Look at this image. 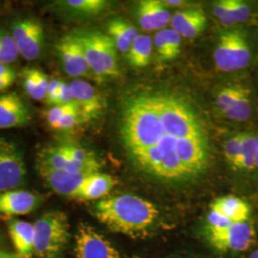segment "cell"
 Returning <instances> with one entry per match:
<instances>
[{
  "label": "cell",
  "mask_w": 258,
  "mask_h": 258,
  "mask_svg": "<svg viewBox=\"0 0 258 258\" xmlns=\"http://www.w3.org/2000/svg\"><path fill=\"white\" fill-rule=\"evenodd\" d=\"M16 258H22V257H20V256H19V255H18V256H17V257Z\"/></svg>",
  "instance_id": "44"
},
{
  "label": "cell",
  "mask_w": 258,
  "mask_h": 258,
  "mask_svg": "<svg viewBox=\"0 0 258 258\" xmlns=\"http://www.w3.org/2000/svg\"><path fill=\"white\" fill-rule=\"evenodd\" d=\"M256 140V155H255V170H258V134L255 135Z\"/></svg>",
  "instance_id": "42"
},
{
  "label": "cell",
  "mask_w": 258,
  "mask_h": 258,
  "mask_svg": "<svg viewBox=\"0 0 258 258\" xmlns=\"http://www.w3.org/2000/svg\"><path fill=\"white\" fill-rule=\"evenodd\" d=\"M251 10L249 5L241 0H231V5L227 13L219 19L225 27H232L249 20Z\"/></svg>",
  "instance_id": "25"
},
{
  "label": "cell",
  "mask_w": 258,
  "mask_h": 258,
  "mask_svg": "<svg viewBox=\"0 0 258 258\" xmlns=\"http://www.w3.org/2000/svg\"><path fill=\"white\" fill-rule=\"evenodd\" d=\"M27 168L20 148L13 142L0 138V194L18 189L25 183Z\"/></svg>",
  "instance_id": "6"
},
{
  "label": "cell",
  "mask_w": 258,
  "mask_h": 258,
  "mask_svg": "<svg viewBox=\"0 0 258 258\" xmlns=\"http://www.w3.org/2000/svg\"><path fill=\"white\" fill-rule=\"evenodd\" d=\"M215 102L218 110L234 121H246L249 119L252 107L249 90L235 83L222 86L216 93Z\"/></svg>",
  "instance_id": "7"
},
{
  "label": "cell",
  "mask_w": 258,
  "mask_h": 258,
  "mask_svg": "<svg viewBox=\"0 0 258 258\" xmlns=\"http://www.w3.org/2000/svg\"><path fill=\"white\" fill-rule=\"evenodd\" d=\"M208 239L219 251L241 252L249 249L255 238V231L248 222L232 223L221 231H208Z\"/></svg>",
  "instance_id": "10"
},
{
  "label": "cell",
  "mask_w": 258,
  "mask_h": 258,
  "mask_svg": "<svg viewBox=\"0 0 258 258\" xmlns=\"http://www.w3.org/2000/svg\"><path fill=\"white\" fill-rule=\"evenodd\" d=\"M249 258H258V249L250 254Z\"/></svg>",
  "instance_id": "43"
},
{
  "label": "cell",
  "mask_w": 258,
  "mask_h": 258,
  "mask_svg": "<svg viewBox=\"0 0 258 258\" xmlns=\"http://www.w3.org/2000/svg\"><path fill=\"white\" fill-rule=\"evenodd\" d=\"M83 121L79 107L68 112L60 120L57 121L53 129L55 130H69L74 128L79 123Z\"/></svg>",
  "instance_id": "31"
},
{
  "label": "cell",
  "mask_w": 258,
  "mask_h": 258,
  "mask_svg": "<svg viewBox=\"0 0 258 258\" xmlns=\"http://www.w3.org/2000/svg\"><path fill=\"white\" fill-rule=\"evenodd\" d=\"M55 52L65 73L73 78L95 77L84 55L77 33L67 34L55 44Z\"/></svg>",
  "instance_id": "9"
},
{
  "label": "cell",
  "mask_w": 258,
  "mask_h": 258,
  "mask_svg": "<svg viewBox=\"0 0 258 258\" xmlns=\"http://www.w3.org/2000/svg\"><path fill=\"white\" fill-rule=\"evenodd\" d=\"M19 52L11 33L0 30V63L8 64L16 61Z\"/></svg>",
  "instance_id": "26"
},
{
  "label": "cell",
  "mask_w": 258,
  "mask_h": 258,
  "mask_svg": "<svg viewBox=\"0 0 258 258\" xmlns=\"http://www.w3.org/2000/svg\"><path fill=\"white\" fill-rule=\"evenodd\" d=\"M94 216L113 232L137 236L156 221V206L132 194H120L99 200L93 208Z\"/></svg>",
  "instance_id": "2"
},
{
  "label": "cell",
  "mask_w": 258,
  "mask_h": 258,
  "mask_svg": "<svg viewBox=\"0 0 258 258\" xmlns=\"http://www.w3.org/2000/svg\"><path fill=\"white\" fill-rule=\"evenodd\" d=\"M57 3L61 11L80 17L97 16L109 5L105 0H65Z\"/></svg>",
  "instance_id": "22"
},
{
  "label": "cell",
  "mask_w": 258,
  "mask_h": 258,
  "mask_svg": "<svg viewBox=\"0 0 258 258\" xmlns=\"http://www.w3.org/2000/svg\"><path fill=\"white\" fill-rule=\"evenodd\" d=\"M69 85L83 121L99 118L103 110V102L101 95L92 84L81 79H76Z\"/></svg>",
  "instance_id": "12"
},
{
  "label": "cell",
  "mask_w": 258,
  "mask_h": 258,
  "mask_svg": "<svg viewBox=\"0 0 258 258\" xmlns=\"http://www.w3.org/2000/svg\"><path fill=\"white\" fill-rule=\"evenodd\" d=\"M0 78L16 79V71L10 65L0 63Z\"/></svg>",
  "instance_id": "38"
},
{
  "label": "cell",
  "mask_w": 258,
  "mask_h": 258,
  "mask_svg": "<svg viewBox=\"0 0 258 258\" xmlns=\"http://www.w3.org/2000/svg\"><path fill=\"white\" fill-rule=\"evenodd\" d=\"M61 81L57 79H53L50 80V83L47 88L46 97H45V102L48 105L50 106H55L57 102V97H58V89L60 85Z\"/></svg>",
  "instance_id": "35"
},
{
  "label": "cell",
  "mask_w": 258,
  "mask_h": 258,
  "mask_svg": "<svg viewBox=\"0 0 258 258\" xmlns=\"http://www.w3.org/2000/svg\"><path fill=\"white\" fill-rule=\"evenodd\" d=\"M230 5H231V0H221L216 2L212 8L213 16H215L218 19H221L222 17L227 13Z\"/></svg>",
  "instance_id": "37"
},
{
  "label": "cell",
  "mask_w": 258,
  "mask_h": 258,
  "mask_svg": "<svg viewBox=\"0 0 258 258\" xmlns=\"http://www.w3.org/2000/svg\"><path fill=\"white\" fill-rule=\"evenodd\" d=\"M70 159L81 163H99L96 156L85 148L75 145H59L57 146Z\"/></svg>",
  "instance_id": "28"
},
{
  "label": "cell",
  "mask_w": 258,
  "mask_h": 258,
  "mask_svg": "<svg viewBox=\"0 0 258 258\" xmlns=\"http://www.w3.org/2000/svg\"><path fill=\"white\" fill-rule=\"evenodd\" d=\"M74 98L72 95L70 85L61 82L59 85V89H58V97H57L56 105L70 104V103H74Z\"/></svg>",
  "instance_id": "36"
},
{
  "label": "cell",
  "mask_w": 258,
  "mask_h": 258,
  "mask_svg": "<svg viewBox=\"0 0 258 258\" xmlns=\"http://www.w3.org/2000/svg\"><path fill=\"white\" fill-rule=\"evenodd\" d=\"M242 149V133L228 139L224 146V155L229 165L235 170L239 161Z\"/></svg>",
  "instance_id": "27"
},
{
  "label": "cell",
  "mask_w": 258,
  "mask_h": 258,
  "mask_svg": "<svg viewBox=\"0 0 258 258\" xmlns=\"http://www.w3.org/2000/svg\"><path fill=\"white\" fill-rule=\"evenodd\" d=\"M232 222L219 212L211 211L208 215V231H221L230 227Z\"/></svg>",
  "instance_id": "33"
},
{
  "label": "cell",
  "mask_w": 258,
  "mask_h": 258,
  "mask_svg": "<svg viewBox=\"0 0 258 258\" xmlns=\"http://www.w3.org/2000/svg\"><path fill=\"white\" fill-rule=\"evenodd\" d=\"M31 120L27 105L17 93L0 95V129L24 126Z\"/></svg>",
  "instance_id": "13"
},
{
  "label": "cell",
  "mask_w": 258,
  "mask_h": 258,
  "mask_svg": "<svg viewBox=\"0 0 258 258\" xmlns=\"http://www.w3.org/2000/svg\"><path fill=\"white\" fill-rule=\"evenodd\" d=\"M9 233L19 256L22 258H32L34 256V224L21 220H12L9 224Z\"/></svg>",
  "instance_id": "18"
},
{
  "label": "cell",
  "mask_w": 258,
  "mask_h": 258,
  "mask_svg": "<svg viewBox=\"0 0 258 258\" xmlns=\"http://www.w3.org/2000/svg\"><path fill=\"white\" fill-rule=\"evenodd\" d=\"M154 44L156 47L157 54L159 55L160 60H162V61L170 60L166 29H163V30L159 31L155 35Z\"/></svg>",
  "instance_id": "32"
},
{
  "label": "cell",
  "mask_w": 258,
  "mask_h": 258,
  "mask_svg": "<svg viewBox=\"0 0 258 258\" xmlns=\"http://www.w3.org/2000/svg\"><path fill=\"white\" fill-rule=\"evenodd\" d=\"M37 258H59L70 239V225L64 212L52 211L34 223Z\"/></svg>",
  "instance_id": "3"
},
{
  "label": "cell",
  "mask_w": 258,
  "mask_h": 258,
  "mask_svg": "<svg viewBox=\"0 0 258 258\" xmlns=\"http://www.w3.org/2000/svg\"><path fill=\"white\" fill-rule=\"evenodd\" d=\"M251 58V49L246 31L233 28L220 34L213 53L216 68L225 73H232L246 68Z\"/></svg>",
  "instance_id": "5"
},
{
  "label": "cell",
  "mask_w": 258,
  "mask_h": 258,
  "mask_svg": "<svg viewBox=\"0 0 258 258\" xmlns=\"http://www.w3.org/2000/svg\"><path fill=\"white\" fill-rule=\"evenodd\" d=\"M119 131L123 148L141 170L165 181L189 179L178 155L182 141L166 134L152 91L135 93L124 100Z\"/></svg>",
  "instance_id": "1"
},
{
  "label": "cell",
  "mask_w": 258,
  "mask_h": 258,
  "mask_svg": "<svg viewBox=\"0 0 258 258\" xmlns=\"http://www.w3.org/2000/svg\"><path fill=\"white\" fill-rule=\"evenodd\" d=\"M211 211L219 212L232 223H243L249 220L250 208L249 205L233 195L223 196L211 204Z\"/></svg>",
  "instance_id": "20"
},
{
  "label": "cell",
  "mask_w": 258,
  "mask_h": 258,
  "mask_svg": "<svg viewBox=\"0 0 258 258\" xmlns=\"http://www.w3.org/2000/svg\"><path fill=\"white\" fill-rule=\"evenodd\" d=\"M11 35L19 49V55L25 59L35 60L41 55L45 32L37 19L27 18L14 21Z\"/></svg>",
  "instance_id": "8"
},
{
  "label": "cell",
  "mask_w": 258,
  "mask_h": 258,
  "mask_svg": "<svg viewBox=\"0 0 258 258\" xmlns=\"http://www.w3.org/2000/svg\"><path fill=\"white\" fill-rule=\"evenodd\" d=\"M95 77L115 78L120 74L117 48L112 38L98 31L76 32Z\"/></svg>",
  "instance_id": "4"
},
{
  "label": "cell",
  "mask_w": 258,
  "mask_h": 258,
  "mask_svg": "<svg viewBox=\"0 0 258 258\" xmlns=\"http://www.w3.org/2000/svg\"><path fill=\"white\" fill-rule=\"evenodd\" d=\"M207 18L201 9H186L178 11L172 16L171 29L185 38L198 37L206 27Z\"/></svg>",
  "instance_id": "17"
},
{
  "label": "cell",
  "mask_w": 258,
  "mask_h": 258,
  "mask_svg": "<svg viewBox=\"0 0 258 258\" xmlns=\"http://www.w3.org/2000/svg\"><path fill=\"white\" fill-rule=\"evenodd\" d=\"M38 171L47 185L53 191L71 198H74L75 195L83 184L84 179L89 175L45 168H38Z\"/></svg>",
  "instance_id": "16"
},
{
  "label": "cell",
  "mask_w": 258,
  "mask_h": 258,
  "mask_svg": "<svg viewBox=\"0 0 258 258\" xmlns=\"http://www.w3.org/2000/svg\"><path fill=\"white\" fill-rule=\"evenodd\" d=\"M115 184V179L110 175L96 172L87 176L80 189L75 195L79 200H97L109 194Z\"/></svg>",
  "instance_id": "19"
},
{
  "label": "cell",
  "mask_w": 258,
  "mask_h": 258,
  "mask_svg": "<svg viewBox=\"0 0 258 258\" xmlns=\"http://www.w3.org/2000/svg\"><path fill=\"white\" fill-rule=\"evenodd\" d=\"M78 107L77 103H70V104H63V105H55L51 107L46 113V120L48 124L53 128L57 121L60 120L68 112Z\"/></svg>",
  "instance_id": "30"
},
{
  "label": "cell",
  "mask_w": 258,
  "mask_h": 258,
  "mask_svg": "<svg viewBox=\"0 0 258 258\" xmlns=\"http://www.w3.org/2000/svg\"><path fill=\"white\" fill-rule=\"evenodd\" d=\"M18 256L17 254L13 253V252H9V251H5L0 249V258H16Z\"/></svg>",
  "instance_id": "40"
},
{
  "label": "cell",
  "mask_w": 258,
  "mask_h": 258,
  "mask_svg": "<svg viewBox=\"0 0 258 258\" xmlns=\"http://www.w3.org/2000/svg\"><path fill=\"white\" fill-rule=\"evenodd\" d=\"M40 204L41 197L35 192L22 189L5 191L0 194V215H26L37 210Z\"/></svg>",
  "instance_id": "14"
},
{
  "label": "cell",
  "mask_w": 258,
  "mask_h": 258,
  "mask_svg": "<svg viewBox=\"0 0 258 258\" xmlns=\"http://www.w3.org/2000/svg\"><path fill=\"white\" fill-rule=\"evenodd\" d=\"M107 35L112 38L117 50L127 54L132 42L138 37L137 29L121 19H113L107 24Z\"/></svg>",
  "instance_id": "21"
},
{
  "label": "cell",
  "mask_w": 258,
  "mask_h": 258,
  "mask_svg": "<svg viewBox=\"0 0 258 258\" xmlns=\"http://www.w3.org/2000/svg\"><path fill=\"white\" fill-rule=\"evenodd\" d=\"M165 5H168V6H179L181 4L184 3V1L181 0H167V1H163Z\"/></svg>",
  "instance_id": "41"
},
{
  "label": "cell",
  "mask_w": 258,
  "mask_h": 258,
  "mask_svg": "<svg viewBox=\"0 0 258 258\" xmlns=\"http://www.w3.org/2000/svg\"><path fill=\"white\" fill-rule=\"evenodd\" d=\"M256 140L251 133H242V149L235 170L250 171L255 169Z\"/></svg>",
  "instance_id": "24"
},
{
  "label": "cell",
  "mask_w": 258,
  "mask_h": 258,
  "mask_svg": "<svg viewBox=\"0 0 258 258\" xmlns=\"http://www.w3.org/2000/svg\"><path fill=\"white\" fill-rule=\"evenodd\" d=\"M139 23L145 31L163 30L171 21V15L163 1L142 0L136 10Z\"/></svg>",
  "instance_id": "15"
},
{
  "label": "cell",
  "mask_w": 258,
  "mask_h": 258,
  "mask_svg": "<svg viewBox=\"0 0 258 258\" xmlns=\"http://www.w3.org/2000/svg\"><path fill=\"white\" fill-rule=\"evenodd\" d=\"M15 80L16 79H11V78H0V91L8 89L14 83Z\"/></svg>",
  "instance_id": "39"
},
{
  "label": "cell",
  "mask_w": 258,
  "mask_h": 258,
  "mask_svg": "<svg viewBox=\"0 0 258 258\" xmlns=\"http://www.w3.org/2000/svg\"><path fill=\"white\" fill-rule=\"evenodd\" d=\"M34 74H35V91L32 99L37 101L44 100L46 97L47 88L50 83V80L45 73L36 68L34 70Z\"/></svg>",
  "instance_id": "29"
},
{
  "label": "cell",
  "mask_w": 258,
  "mask_h": 258,
  "mask_svg": "<svg viewBox=\"0 0 258 258\" xmlns=\"http://www.w3.org/2000/svg\"><path fill=\"white\" fill-rule=\"evenodd\" d=\"M153 41L147 35H139L132 42L126 54L129 65L134 68H143L150 63Z\"/></svg>",
  "instance_id": "23"
},
{
  "label": "cell",
  "mask_w": 258,
  "mask_h": 258,
  "mask_svg": "<svg viewBox=\"0 0 258 258\" xmlns=\"http://www.w3.org/2000/svg\"><path fill=\"white\" fill-rule=\"evenodd\" d=\"M167 43H168V50H169V56L170 60L175 59L181 52V36L174 32L171 28L166 29Z\"/></svg>",
  "instance_id": "34"
},
{
  "label": "cell",
  "mask_w": 258,
  "mask_h": 258,
  "mask_svg": "<svg viewBox=\"0 0 258 258\" xmlns=\"http://www.w3.org/2000/svg\"><path fill=\"white\" fill-rule=\"evenodd\" d=\"M77 258H120L110 242L92 227L82 224L75 236Z\"/></svg>",
  "instance_id": "11"
}]
</instances>
